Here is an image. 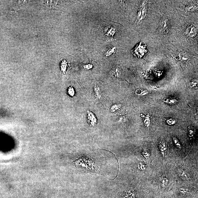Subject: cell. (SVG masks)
<instances>
[{
  "instance_id": "6",
  "label": "cell",
  "mask_w": 198,
  "mask_h": 198,
  "mask_svg": "<svg viewBox=\"0 0 198 198\" xmlns=\"http://www.w3.org/2000/svg\"><path fill=\"white\" fill-rule=\"evenodd\" d=\"M146 51V50L145 49V46H141V44H140L135 48L134 52L135 54L138 56V58H141L144 55Z\"/></svg>"
},
{
  "instance_id": "18",
  "label": "cell",
  "mask_w": 198,
  "mask_h": 198,
  "mask_svg": "<svg viewBox=\"0 0 198 198\" xmlns=\"http://www.w3.org/2000/svg\"><path fill=\"white\" fill-rule=\"evenodd\" d=\"M195 133V128L191 126H189L188 128L189 136L190 137H193Z\"/></svg>"
},
{
  "instance_id": "22",
  "label": "cell",
  "mask_w": 198,
  "mask_h": 198,
  "mask_svg": "<svg viewBox=\"0 0 198 198\" xmlns=\"http://www.w3.org/2000/svg\"><path fill=\"white\" fill-rule=\"evenodd\" d=\"M139 168L141 169V170H143L146 168V165L145 164L142 162V161H140L139 163L138 164Z\"/></svg>"
},
{
  "instance_id": "24",
  "label": "cell",
  "mask_w": 198,
  "mask_h": 198,
  "mask_svg": "<svg viewBox=\"0 0 198 198\" xmlns=\"http://www.w3.org/2000/svg\"><path fill=\"white\" fill-rule=\"evenodd\" d=\"M115 51V47L113 48L112 49L109 50L106 52V56H109L110 55H112V54L114 53Z\"/></svg>"
},
{
  "instance_id": "11",
  "label": "cell",
  "mask_w": 198,
  "mask_h": 198,
  "mask_svg": "<svg viewBox=\"0 0 198 198\" xmlns=\"http://www.w3.org/2000/svg\"><path fill=\"white\" fill-rule=\"evenodd\" d=\"M198 9L197 5L193 3L188 5L185 7V10L187 11L192 12L196 11Z\"/></svg>"
},
{
  "instance_id": "3",
  "label": "cell",
  "mask_w": 198,
  "mask_h": 198,
  "mask_svg": "<svg viewBox=\"0 0 198 198\" xmlns=\"http://www.w3.org/2000/svg\"><path fill=\"white\" fill-rule=\"evenodd\" d=\"M197 28L195 24H192L187 26L185 31V35L188 38H193L197 34Z\"/></svg>"
},
{
  "instance_id": "19",
  "label": "cell",
  "mask_w": 198,
  "mask_h": 198,
  "mask_svg": "<svg viewBox=\"0 0 198 198\" xmlns=\"http://www.w3.org/2000/svg\"><path fill=\"white\" fill-rule=\"evenodd\" d=\"M166 122L169 126H173L176 123V120L174 119L169 118L167 119Z\"/></svg>"
},
{
  "instance_id": "14",
  "label": "cell",
  "mask_w": 198,
  "mask_h": 198,
  "mask_svg": "<svg viewBox=\"0 0 198 198\" xmlns=\"http://www.w3.org/2000/svg\"><path fill=\"white\" fill-rule=\"evenodd\" d=\"M159 147L160 150L163 152H164L167 148L166 143L164 141H161L159 143Z\"/></svg>"
},
{
  "instance_id": "13",
  "label": "cell",
  "mask_w": 198,
  "mask_h": 198,
  "mask_svg": "<svg viewBox=\"0 0 198 198\" xmlns=\"http://www.w3.org/2000/svg\"><path fill=\"white\" fill-rule=\"evenodd\" d=\"M160 184L161 186L163 187H165L167 186L169 183V180L168 178L165 176L163 177L160 180Z\"/></svg>"
},
{
  "instance_id": "5",
  "label": "cell",
  "mask_w": 198,
  "mask_h": 198,
  "mask_svg": "<svg viewBox=\"0 0 198 198\" xmlns=\"http://www.w3.org/2000/svg\"><path fill=\"white\" fill-rule=\"evenodd\" d=\"M87 119L88 123L91 127H93L96 126L97 124V119L93 113L88 111Z\"/></svg>"
},
{
  "instance_id": "8",
  "label": "cell",
  "mask_w": 198,
  "mask_h": 198,
  "mask_svg": "<svg viewBox=\"0 0 198 198\" xmlns=\"http://www.w3.org/2000/svg\"><path fill=\"white\" fill-rule=\"evenodd\" d=\"M135 194L132 190H127L123 193L121 198H134Z\"/></svg>"
},
{
  "instance_id": "25",
  "label": "cell",
  "mask_w": 198,
  "mask_h": 198,
  "mask_svg": "<svg viewBox=\"0 0 198 198\" xmlns=\"http://www.w3.org/2000/svg\"><path fill=\"white\" fill-rule=\"evenodd\" d=\"M84 68L87 70H89L92 68V65L91 64H88L84 66Z\"/></svg>"
},
{
  "instance_id": "21",
  "label": "cell",
  "mask_w": 198,
  "mask_h": 198,
  "mask_svg": "<svg viewBox=\"0 0 198 198\" xmlns=\"http://www.w3.org/2000/svg\"><path fill=\"white\" fill-rule=\"evenodd\" d=\"M68 93L70 96L71 97H73L75 95V91H74V88L72 87H70L68 89Z\"/></svg>"
},
{
  "instance_id": "23",
  "label": "cell",
  "mask_w": 198,
  "mask_h": 198,
  "mask_svg": "<svg viewBox=\"0 0 198 198\" xmlns=\"http://www.w3.org/2000/svg\"><path fill=\"white\" fill-rule=\"evenodd\" d=\"M142 154L143 156L146 159H148L150 156V153L147 150H145L143 151Z\"/></svg>"
},
{
  "instance_id": "17",
  "label": "cell",
  "mask_w": 198,
  "mask_h": 198,
  "mask_svg": "<svg viewBox=\"0 0 198 198\" xmlns=\"http://www.w3.org/2000/svg\"><path fill=\"white\" fill-rule=\"evenodd\" d=\"M94 90L97 97L100 98L101 96L100 94V88L97 84L94 86Z\"/></svg>"
},
{
  "instance_id": "2",
  "label": "cell",
  "mask_w": 198,
  "mask_h": 198,
  "mask_svg": "<svg viewBox=\"0 0 198 198\" xmlns=\"http://www.w3.org/2000/svg\"><path fill=\"white\" fill-rule=\"evenodd\" d=\"M147 12V5L146 1H143L141 4L137 13V17L140 21L146 17Z\"/></svg>"
},
{
  "instance_id": "26",
  "label": "cell",
  "mask_w": 198,
  "mask_h": 198,
  "mask_svg": "<svg viewBox=\"0 0 198 198\" xmlns=\"http://www.w3.org/2000/svg\"><path fill=\"white\" fill-rule=\"evenodd\" d=\"M159 73H158V71L156 72V75H157V76H160L161 74V72L159 71Z\"/></svg>"
},
{
  "instance_id": "9",
  "label": "cell",
  "mask_w": 198,
  "mask_h": 198,
  "mask_svg": "<svg viewBox=\"0 0 198 198\" xmlns=\"http://www.w3.org/2000/svg\"><path fill=\"white\" fill-rule=\"evenodd\" d=\"M140 116L142 118L143 123L145 126L149 127L150 126L151 120L150 116L148 115L145 116L142 114H140Z\"/></svg>"
},
{
  "instance_id": "15",
  "label": "cell",
  "mask_w": 198,
  "mask_h": 198,
  "mask_svg": "<svg viewBox=\"0 0 198 198\" xmlns=\"http://www.w3.org/2000/svg\"><path fill=\"white\" fill-rule=\"evenodd\" d=\"M198 80L194 79L192 80L189 83V86L191 89L194 90H197L198 88Z\"/></svg>"
},
{
  "instance_id": "1",
  "label": "cell",
  "mask_w": 198,
  "mask_h": 198,
  "mask_svg": "<svg viewBox=\"0 0 198 198\" xmlns=\"http://www.w3.org/2000/svg\"><path fill=\"white\" fill-rule=\"evenodd\" d=\"M98 151L94 152L88 154H83V155H79L75 160V164L78 169L82 171L98 173L100 174L105 175V161H102L103 157L101 154L99 155ZM106 170L107 171V169Z\"/></svg>"
},
{
  "instance_id": "20",
  "label": "cell",
  "mask_w": 198,
  "mask_h": 198,
  "mask_svg": "<svg viewBox=\"0 0 198 198\" xmlns=\"http://www.w3.org/2000/svg\"><path fill=\"white\" fill-rule=\"evenodd\" d=\"M173 140L176 146L178 147V148H181V143L176 137H173Z\"/></svg>"
},
{
  "instance_id": "16",
  "label": "cell",
  "mask_w": 198,
  "mask_h": 198,
  "mask_svg": "<svg viewBox=\"0 0 198 198\" xmlns=\"http://www.w3.org/2000/svg\"><path fill=\"white\" fill-rule=\"evenodd\" d=\"M121 107L120 104H115L111 107L110 111L112 112H115L119 110Z\"/></svg>"
},
{
  "instance_id": "12",
  "label": "cell",
  "mask_w": 198,
  "mask_h": 198,
  "mask_svg": "<svg viewBox=\"0 0 198 198\" xmlns=\"http://www.w3.org/2000/svg\"><path fill=\"white\" fill-rule=\"evenodd\" d=\"M163 102L169 105H174L177 104L178 101L174 98H164L163 100Z\"/></svg>"
},
{
  "instance_id": "10",
  "label": "cell",
  "mask_w": 198,
  "mask_h": 198,
  "mask_svg": "<svg viewBox=\"0 0 198 198\" xmlns=\"http://www.w3.org/2000/svg\"><path fill=\"white\" fill-rule=\"evenodd\" d=\"M176 59L182 61H186L188 60L186 54L182 52H180L175 56Z\"/></svg>"
},
{
  "instance_id": "7",
  "label": "cell",
  "mask_w": 198,
  "mask_h": 198,
  "mask_svg": "<svg viewBox=\"0 0 198 198\" xmlns=\"http://www.w3.org/2000/svg\"><path fill=\"white\" fill-rule=\"evenodd\" d=\"M180 177L184 180H189L191 178L190 175L188 172L182 169H179L177 170Z\"/></svg>"
},
{
  "instance_id": "4",
  "label": "cell",
  "mask_w": 198,
  "mask_h": 198,
  "mask_svg": "<svg viewBox=\"0 0 198 198\" xmlns=\"http://www.w3.org/2000/svg\"><path fill=\"white\" fill-rule=\"evenodd\" d=\"M159 29L162 33L165 34H167L169 31V25L168 20L164 19L161 20L160 22L159 26Z\"/></svg>"
}]
</instances>
